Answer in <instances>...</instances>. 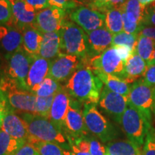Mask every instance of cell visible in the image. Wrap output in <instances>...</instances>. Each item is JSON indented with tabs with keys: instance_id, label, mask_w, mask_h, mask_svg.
Masks as SVG:
<instances>
[{
	"instance_id": "8992f818",
	"label": "cell",
	"mask_w": 155,
	"mask_h": 155,
	"mask_svg": "<svg viewBox=\"0 0 155 155\" xmlns=\"http://www.w3.org/2000/svg\"><path fill=\"white\" fill-rule=\"evenodd\" d=\"M83 114L89 132L103 143L111 142L117 137L118 131L115 127L98 111L96 104H83Z\"/></svg>"
},
{
	"instance_id": "db71d44e",
	"label": "cell",
	"mask_w": 155,
	"mask_h": 155,
	"mask_svg": "<svg viewBox=\"0 0 155 155\" xmlns=\"http://www.w3.org/2000/svg\"><path fill=\"white\" fill-rule=\"evenodd\" d=\"M137 1H139V2L142 4L143 5H144V6H147V5H146V2H145V0H137Z\"/></svg>"
},
{
	"instance_id": "ba28073f",
	"label": "cell",
	"mask_w": 155,
	"mask_h": 155,
	"mask_svg": "<svg viewBox=\"0 0 155 155\" xmlns=\"http://www.w3.org/2000/svg\"><path fill=\"white\" fill-rule=\"evenodd\" d=\"M89 65L94 71L116 75L124 80L125 61L114 47H110L99 55L91 58Z\"/></svg>"
},
{
	"instance_id": "3957f363",
	"label": "cell",
	"mask_w": 155,
	"mask_h": 155,
	"mask_svg": "<svg viewBox=\"0 0 155 155\" xmlns=\"http://www.w3.org/2000/svg\"><path fill=\"white\" fill-rule=\"evenodd\" d=\"M0 93L5 98L8 108L22 113L35 114L36 95L22 88L7 75L0 79Z\"/></svg>"
},
{
	"instance_id": "7a4b0ae2",
	"label": "cell",
	"mask_w": 155,
	"mask_h": 155,
	"mask_svg": "<svg viewBox=\"0 0 155 155\" xmlns=\"http://www.w3.org/2000/svg\"><path fill=\"white\" fill-rule=\"evenodd\" d=\"M22 118L26 123L28 130L27 142L35 144L44 141L55 143L59 146H67L68 140L63 130L48 118L29 113H22Z\"/></svg>"
},
{
	"instance_id": "5b68a950",
	"label": "cell",
	"mask_w": 155,
	"mask_h": 155,
	"mask_svg": "<svg viewBox=\"0 0 155 155\" xmlns=\"http://www.w3.org/2000/svg\"><path fill=\"white\" fill-rule=\"evenodd\" d=\"M119 124L128 140L139 147L144 145L147 133L152 127V122L144 114L129 104L121 116Z\"/></svg>"
},
{
	"instance_id": "f5cc1de1",
	"label": "cell",
	"mask_w": 155,
	"mask_h": 155,
	"mask_svg": "<svg viewBox=\"0 0 155 155\" xmlns=\"http://www.w3.org/2000/svg\"><path fill=\"white\" fill-rule=\"evenodd\" d=\"M145 2H146V5H148L151 3L155 2V0H145Z\"/></svg>"
},
{
	"instance_id": "7bdbcfd3",
	"label": "cell",
	"mask_w": 155,
	"mask_h": 155,
	"mask_svg": "<svg viewBox=\"0 0 155 155\" xmlns=\"http://www.w3.org/2000/svg\"><path fill=\"white\" fill-rule=\"evenodd\" d=\"M114 48L117 50L120 57L124 61H127L128 58H129V56L131 55V53L134 52L132 50L127 47V46H114Z\"/></svg>"
},
{
	"instance_id": "60d3db41",
	"label": "cell",
	"mask_w": 155,
	"mask_h": 155,
	"mask_svg": "<svg viewBox=\"0 0 155 155\" xmlns=\"http://www.w3.org/2000/svg\"><path fill=\"white\" fill-rule=\"evenodd\" d=\"M25 1L31 7H33L37 12L50 7L48 0H25Z\"/></svg>"
},
{
	"instance_id": "f907efd6",
	"label": "cell",
	"mask_w": 155,
	"mask_h": 155,
	"mask_svg": "<svg viewBox=\"0 0 155 155\" xmlns=\"http://www.w3.org/2000/svg\"><path fill=\"white\" fill-rule=\"evenodd\" d=\"M63 155H75L73 152H70V151L63 150Z\"/></svg>"
},
{
	"instance_id": "e575fe53",
	"label": "cell",
	"mask_w": 155,
	"mask_h": 155,
	"mask_svg": "<svg viewBox=\"0 0 155 155\" xmlns=\"http://www.w3.org/2000/svg\"><path fill=\"white\" fill-rule=\"evenodd\" d=\"M143 155H155V129L150 128L145 138L142 150Z\"/></svg>"
},
{
	"instance_id": "1f68e13d",
	"label": "cell",
	"mask_w": 155,
	"mask_h": 155,
	"mask_svg": "<svg viewBox=\"0 0 155 155\" xmlns=\"http://www.w3.org/2000/svg\"><path fill=\"white\" fill-rule=\"evenodd\" d=\"M53 98L54 96L48 97L37 96L35 102V114L49 119Z\"/></svg>"
},
{
	"instance_id": "484cf974",
	"label": "cell",
	"mask_w": 155,
	"mask_h": 155,
	"mask_svg": "<svg viewBox=\"0 0 155 155\" xmlns=\"http://www.w3.org/2000/svg\"><path fill=\"white\" fill-rule=\"evenodd\" d=\"M145 7L137 0H127L120 8L128 20L144 26Z\"/></svg>"
},
{
	"instance_id": "5bb4252c",
	"label": "cell",
	"mask_w": 155,
	"mask_h": 155,
	"mask_svg": "<svg viewBox=\"0 0 155 155\" xmlns=\"http://www.w3.org/2000/svg\"><path fill=\"white\" fill-rule=\"evenodd\" d=\"M63 130L67 131V137L74 139L86 137L89 132L85 124L81 103L71 97Z\"/></svg>"
},
{
	"instance_id": "9c48e42d",
	"label": "cell",
	"mask_w": 155,
	"mask_h": 155,
	"mask_svg": "<svg viewBox=\"0 0 155 155\" xmlns=\"http://www.w3.org/2000/svg\"><path fill=\"white\" fill-rule=\"evenodd\" d=\"M86 61L76 55L60 53L52 61L48 77L59 83L66 82Z\"/></svg>"
},
{
	"instance_id": "ac0fdd59",
	"label": "cell",
	"mask_w": 155,
	"mask_h": 155,
	"mask_svg": "<svg viewBox=\"0 0 155 155\" xmlns=\"http://www.w3.org/2000/svg\"><path fill=\"white\" fill-rule=\"evenodd\" d=\"M1 129L14 139L28 141L29 134L26 123L11 108L6 111Z\"/></svg>"
},
{
	"instance_id": "30bf717a",
	"label": "cell",
	"mask_w": 155,
	"mask_h": 155,
	"mask_svg": "<svg viewBox=\"0 0 155 155\" xmlns=\"http://www.w3.org/2000/svg\"><path fill=\"white\" fill-rule=\"evenodd\" d=\"M69 18L86 32L105 27V15L87 6L80 5L71 10Z\"/></svg>"
},
{
	"instance_id": "836d02e7",
	"label": "cell",
	"mask_w": 155,
	"mask_h": 155,
	"mask_svg": "<svg viewBox=\"0 0 155 155\" xmlns=\"http://www.w3.org/2000/svg\"><path fill=\"white\" fill-rule=\"evenodd\" d=\"M12 17V5L7 0H0V25H7Z\"/></svg>"
},
{
	"instance_id": "f6af8a7d",
	"label": "cell",
	"mask_w": 155,
	"mask_h": 155,
	"mask_svg": "<svg viewBox=\"0 0 155 155\" xmlns=\"http://www.w3.org/2000/svg\"><path fill=\"white\" fill-rule=\"evenodd\" d=\"M127 1V0H111V1L109 2V4H108L106 11H107L108 9L113 8V7L120 8V7H121Z\"/></svg>"
},
{
	"instance_id": "bcb514c9",
	"label": "cell",
	"mask_w": 155,
	"mask_h": 155,
	"mask_svg": "<svg viewBox=\"0 0 155 155\" xmlns=\"http://www.w3.org/2000/svg\"><path fill=\"white\" fill-rule=\"evenodd\" d=\"M69 142V145L71 147V150H72V152L74 153L75 155H91L90 152H82V151L79 150L78 149V147L75 146V145L73 144L71 141L68 140Z\"/></svg>"
},
{
	"instance_id": "cb8c5ba5",
	"label": "cell",
	"mask_w": 155,
	"mask_h": 155,
	"mask_svg": "<svg viewBox=\"0 0 155 155\" xmlns=\"http://www.w3.org/2000/svg\"><path fill=\"white\" fill-rule=\"evenodd\" d=\"M94 72L102 81L104 86L107 87L111 91L117 93L122 96H128L131 86L130 83L116 75L106 74V73L98 72V71H94Z\"/></svg>"
},
{
	"instance_id": "277c9868",
	"label": "cell",
	"mask_w": 155,
	"mask_h": 155,
	"mask_svg": "<svg viewBox=\"0 0 155 155\" xmlns=\"http://www.w3.org/2000/svg\"><path fill=\"white\" fill-rule=\"evenodd\" d=\"M61 38L60 53L76 55L89 60L87 34L75 23L65 21L59 31Z\"/></svg>"
},
{
	"instance_id": "4dcf8cb0",
	"label": "cell",
	"mask_w": 155,
	"mask_h": 155,
	"mask_svg": "<svg viewBox=\"0 0 155 155\" xmlns=\"http://www.w3.org/2000/svg\"><path fill=\"white\" fill-rule=\"evenodd\" d=\"M138 37L139 35L129 34L123 31L120 33L114 35L111 46H127L134 51Z\"/></svg>"
},
{
	"instance_id": "7402d4cb",
	"label": "cell",
	"mask_w": 155,
	"mask_h": 155,
	"mask_svg": "<svg viewBox=\"0 0 155 155\" xmlns=\"http://www.w3.org/2000/svg\"><path fill=\"white\" fill-rule=\"evenodd\" d=\"M43 34L34 25L28 26L22 30V48L32 58L39 55Z\"/></svg>"
},
{
	"instance_id": "9f6ffc18",
	"label": "cell",
	"mask_w": 155,
	"mask_h": 155,
	"mask_svg": "<svg viewBox=\"0 0 155 155\" xmlns=\"http://www.w3.org/2000/svg\"><path fill=\"white\" fill-rule=\"evenodd\" d=\"M153 113H154V115H155V104H154V110H153Z\"/></svg>"
},
{
	"instance_id": "7dc6e473",
	"label": "cell",
	"mask_w": 155,
	"mask_h": 155,
	"mask_svg": "<svg viewBox=\"0 0 155 155\" xmlns=\"http://www.w3.org/2000/svg\"><path fill=\"white\" fill-rule=\"evenodd\" d=\"M8 108L7 103L6 101L5 98H4L2 94L0 93V111L2 110H7Z\"/></svg>"
},
{
	"instance_id": "74e56055",
	"label": "cell",
	"mask_w": 155,
	"mask_h": 155,
	"mask_svg": "<svg viewBox=\"0 0 155 155\" xmlns=\"http://www.w3.org/2000/svg\"><path fill=\"white\" fill-rule=\"evenodd\" d=\"M90 144V153L91 155H105L106 153V147L98 139L87 137Z\"/></svg>"
},
{
	"instance_id": "816d5d0a",
	"label": "cell",
	"mask_w": 155,
	"mask_h": 155,
	"mask_svg": "<svg viewBox=\"0 0 155 155\" xmlns=\"http://www.w3.org/2000/svg\"><path fill=\"white\" fill-rule=\"evenodd\" d=\"M154 64H155V50H154V55H153V58H152V62H151L150 65H154Z\"/></svg>"
},
{
	"instance_id": "2e32d148",
	"label": "cell",
	"mask_w": 155,
	"mask_h": 155,
	"mask_svg": "<svg viewBox=\"0 0 155 155\" xmlns=\"http://www.w3.org/2000/svg\"><path fill=\"white\" fill-rule=\"evenodd\" d=\"M71 96L64 86L54 95L49 119L62 130L64 129L65 120L68 111Z\"/></svg>"
},
{
	"instance_id": "e0dca14e",
	"label": "cell",
	"mask_w": 155,
	"mask_h": 155,
	"mask_svg": "<svg viewBox=\"0 0 155 155\" xmlns=\"http://www.w3.org/2000/svg\"><path fill=\"white\" fill-rule=\"evenodd\" d=\"M12 5V17L9 24L23 30L28 26L34 25L37 11L25 0H17Z\"/></svg>"
},
{
	"instance_id": "ffe728a7",
	"label": "cell",
	"mask_w": 155,
	"mask_h": 155,
	"mask_svg": "<svg viewBox=\"0 0 155 155\" xmlns=\"http://www.w3.org/2000/svg\"><path fill=\"white\" fill-rule=\"evenodd\" d=\"M22 46V31L10 25H0V47L6 58Z\"/></svg>"
},
{
	"instance_id": "6f0895ef",
	"label": "cell",
	"mask_w": 155,
	"mask_h": 155,
	"mask_svg": "<svg viewBox=\"0 0 155 155\" xmlns=\"http://www.w3.org/2000/svg\"><path fill=\"white\" fill-rule=\"evenodd\" d=\"M105 155H110L109 154H108V153H106V154Z\"/></svg>"
},
{
	"instance_id": "f1b7e54d",
	"label": "cell",
	"mask_w": 155,
	"mask_h": 155,
	"mask_svg": "<svg viewBox=\"0 0 155 155\" xmlns=\"http://www.w3.org/2000/svg\"><path fill=\"white\" fill-rule=\"evenodd\" d=\"M25 142L14 139L0 129V155H14Z\"/></svg>"
},
{
	"instance_id": "d590c367",
	"label": "cell",
	"mask_w": 155,
	"mask_h": 155,
	"mask_svg": "<svg viewBox=\"0 0 155 155\" xmlns=\"http://www.w3.org/2000/svg\"><path fill=\"white\" fill-rule=\"evenodd\" d=\"M50 6L58 7L65 11L71 12L79 7V4L74 0H48Z\"/></svg>"
},
{
	"instance_id": "8fae6325",
	"label": "cell",
	"mask_w": 155,
	"mask_h": 155,
	"mask_svg": "<svg viewBox=\"0 0 155 155\" xmlns=\"http://www.w3.org/2000/svg\"><path fill=\"white\" fill-rule=\"evenodd\" d=\"M66 12L54 6L38 11L34 26L42 34L59 32L66 21Z\"/></svg>"
},
{
	"instance_id": "b9f144b4",
	"label": "cell",
	"mask_w": 155,
	"mask_h": 155,
	"mask_svg": "<svg viewBox=\"0 0 155 155\" xmlns=\"http://www.w3.org/2000/svg\"><path fill=\"white\" fill-rule=\"evenodd\" d=\"M111 0H95L94 2L89 7H91L93 9L101 12L102 13H105L107 7Z\"/></svg>"
},
{
	"instance_id": "8d00e7d4",
	"label": "cell",
	"mask_w": 155,
	"mask_h": 155,
	"mask_svg": "<svg viewBox=\"0 0 155 155\" xmlns=\"http://www.w3.org/2000/svg\"><path fill=\"white\" fill-rule=\"evenodd\" d=\"M144 26L155 28V2L151 3L145 7Z\"/></svg>"
},
{
	"instance_id": "f35d334b",
	"label": "cell",
	"mask_w": 155,
	"mask_h": 155,
	"mask_svg": "<svg viewBox=\"0 0 155 155\" xmlns=\"http://www.w3.org/2000/svg\"><path fill=\"white\" fill-rule=\"evenodd\" d=\"M14 155H40L38 150L33 144L29 142H25L22 147H21L15 152Z\"/></svg>"
},
{
	"instance_id": "7c38bea8",
	"label": "cell",
	"mask_w": 155,
	"mask_h": 155,
	"mask_svg": "<svg viewBox=\"0 0 155 155\" xmlns=\"http://www.w3.org/2000/svg\"><path fill=\"white\" fill-rule=\"evenodd\" d=\"M32 58L22 48L7 58V75L27 89L26 80Z\"/></svg>"
},
{
	"instance_id": "d6986e66",
	"label": "cell",
	"mask_w": 155,
	"mask_h": 155,
	"mask_svg": "<svg viewBox=\"0 0 155 155\" xmlns=\"http://www.w3.org/2000/svg\"><path fill=\"white\" fill-rule=\"evenodd\" d=\"M88 39V58L99 55L108 48L111 47L113 35L105 27L86 32Z\"/></svg>"
},
{
	"instance_id": "d4e9b609",
	"label": "cell",
	"mask_w": 155,
	"mask_h": 155,
	"mask_svg": "<svg viewBox=\"0 0 155 155\" xmlns=\"http://www.w3.org/2000/svg\"><path fill=\"white\" fill-rule=\"evenodd\" d=\"M110 155H143L141 147L129 140H118L108 142L105 146Z\"/></svg>"
},
{
	"instance_id": "4316f807",
	"label": "cell",
	"mask_w": 155,
	"mask_h": 155,
	"mask_svg": "<svg viewBox=\"0 0 155 155\" xmlns=\"http://www.w3.org/2000/svg\"><path fill=\"white\" fill-rule=\"evenodd\" d=\"M105 15V28L113 35L124 31L123 17L121 8L113 7L108 9Z\"/></svg>"
},
{
	"instance_id": "11a10c76",
	"label": "cell",
	"mask_w": 155,
	"mask_h": 155,
	"mask_svg": "<svg viewBox=\"0 0 155 155\" xmlns=\"http://www.w3.org/2000/svg\"><path fill=\"white\" fill-rule=\"evenodd\" d=\"M7 1H8V2H10L11 4H12V3H14L15 2L17 1V0H7Z\"/></svg>"
},
{
	"instance_id": "681fc988",
	"label": "cell",
	"mask_w": 155,
	"mask_h": 155,
	"mask_svg": "<svg viewBox=\"0 0 155 155\" xmlns=\"http://www.w3.org/2000/svg\"><path fill=\"white\" fill-rule=\"evenodd\" d=\"M6 111L7 110H2V111H0V129H1L2 125V122L4 120V117H5Z\"/></svg>"
},
{
	"instance_id": "52a82bcc",
	"label": "cell",
	"mask_w": 155,
	"mask_h": 155,
	"mask_svg": "<svg viewBox=\"0 0 155 155\" xmlns=\"http://www.w3.org/2000/svg\"><path fill=\"white\" fill-rule=\"evenodd\" d=\"M127 98L128 104L139 110L152 122L155 104V87L149 86L142 79H139L131 84Z\"/></svg>"
},
{
	"instance_id": "4fadbf2b",
	"label": "cell",
	"mask_w": 155,
	"mask_h": 155,
	"mask_svg": "<svg viewBox=\"0 0 155 155\" xmlns=\"http://www.w3.org/2000/svg\"><path fill=\"white\" fill-rule=\"evenodd\" d=\"M98 104L107 115L116 123L119 124L121 116L128 106V98L111 91L104 86L101 92Z\"/></svg>"
},
{
	"instance_id": "f546056e",
	"label": "cell",
	"mask_w": 155,
	"mask_h": 155,
	"mask_svg": "<svg viewBox=\"0 0 155 155\" xmlns=\"http://www.w3.org/2000/svg\"><path fill=\"white\" fill-rule=\"evenodd\" d=\"M62 86H63L61 84V83L48 77L38 86L34 94L37 96L40 97L54 96L61 89Z\"/></svg>"
},
{
	"instance_id": "ee69618b",
	"label": "cell",
	"mask_w": 155,
	"mask_h": 155,
	"mask_svg": "<svg viewBox=\"0 0 155 155\" xmlns=\"http://www.w3.org/2000/svg\"><path fill=\"white\" fill-rule=\"evenodd\" d=\"M139 35H142L151 38L155 42V28L154 27L144 26L141 29Z\"/></svg>"
},
{
	"instance_id": "83f0119b",
	"label": "cell",
	"mask_w": 155,
	"mask_h": 155,
	"mask_svg": "<svg viewBox=\"0 0 155 155\" xmlns=\"http://www.w3.org/2000/svg\"><path fill=\"white\" fill-rule=\"evenodd\" d=\"M155 50V42L151 38L139 35L134 50L144 61L150 65Z\"/></svg>"
},
{
	"instance_id": "6da1fadb",
	"label": "cell",
	"mask_w": 155,
	"mask_h": 155,
	"mask_svg": "<svg viewBox=\"0 0 155 155\" xmlns=\"http://www.w3.org/2000/svg\"><path fill=\"white\" fill-rule=\"evenodd\" d=\"M104 83L95 74L89 60L83 62L64 86L70 96L80 103L97 104Z\"/></svg>"
},
{
	"instance_id": "603a6c76",
	"label": "cell",
	"mask_w": 155,
	"mask_h": 155,
	"mask_svg": "<svg viewBox=\"0 0 155 155\" xmlns=\"http://www.w3.org/2000/svg\"><path fill=\"white\" fill-rule=\"evenodd\" d=\"M61 38L59 32L43 34L39 56L53 61L60 54Z\"/></svg>"
},
{
	"instance_id": "d6a6232c",
	"label": "cell",
	"mask_w": 155,
	"mask_h": 155,
	"mask_svg": "<svg viewBox=\"0 0 155 155\" xmlns=\"http://www.w3.org/2000/svg\"><path fill=\"white\" fill-rule=\"evenodd\" d=\"M40 155H63V150L61 146L53 142H41L33 144Z\"/></svg>"
},
{
	"instance_id": "c3c4849f",
	"label": "cell",
	"mask_w": 155,
	"mask_h": 155,
	"mask_svg": "<svg viewBox=\"0 0 155 155\" xmlns=\"http://www.w3.org/2000/svg\"><path fill=\"white\" fill-rule=\"evenodd\" d=\"M79 4V5H85L87 7H90L93 3L94 2L95 0H74Z\"/></svg>"
},
{
	"instance_id": "9a60e30c",
	"label": "cell",
	"mask_w": 155,
	"mask_h": 155,
	"mask_svg": "<svg viewBox=\"0 0 155 155\" xmlns=\"http://www.w3.org/2000/svg\"><path fill=\"white\" fill-rule=\"evenodd\" d=\"M51 63L50 60L45 59L39 55L32 58L26 80L27 90L33 94L35 92L42 81L48 78Z\"/></svg>"
},
{
	"instance_id": "ab89813d",
	"label": "cell",
	"mask_w": 155,
	"mask_h": 155,
	"mask_svg": "<svg viewBox=\"0 0 155 155\" xmlns=\"http://www.w3.org/2000/svg\"><path fill=\"white\" fill-rule=\"evenodd\" d=\"M142 80L149 86L155 87V64L147 67Z\"/></svg>"
},
{
	"instance_id": "44dd1931",
	"label": "cell",
	"mask_w": 155,
	"mask_h": 155,
	"mask_svg": "<svg viewBox=\"0 0 155 155\" xmlns=\"http://www.w3.org/2000/svg\"><path fill=\"white\" fill-rule=\"evenodd\" d=\"M148 65L138 54L134 51L124 65V80L130 84L144 76Z\"/></svg>"
}]
</instances>
